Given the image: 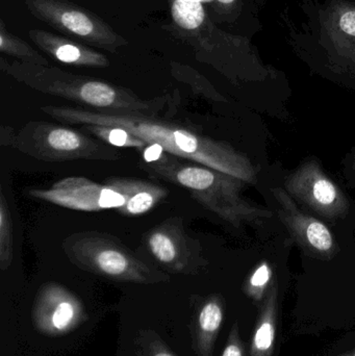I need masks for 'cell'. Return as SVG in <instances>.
<instances>
[{"mask_svg": "<svg viewBox=\"0 0 355 356\" xmlns=\"http://www.w3.org/2000/svg\"><path fill=\"white\" fill-rule=\"evenodd\" d=\"M44 114L68 124L104 125L120 127L143 140L148 145H158L176 158L222 171L244 180L256 181L252 163L233 146L185 129L181 125L142 113H116L70 106H43Z\"/></svg>", "mask_w": 355, "mask_h": 356, "instance_id": "obj_1", "label": "cell"}, {"mask_svg": "<svg viewBox=\"0 0 355 356\" xmlns=\"http://www.w3.org/2000/svg\"><path fill=\"white\" fill-rule=\"evenodd\" d=\"M216 1L220 2L221 4H231L236 1V0H216Z\"/></svg>", "mask_w": 355, "mask_h": 356, "instance_id": "obj_25", "label": "cell"}, {"mask_svg": "<svg viewBox=\"0 0 355 356\" xmlns=\"http://www.w3.org/2000/svg\"><path fill=\"white\" fill-rule=\"evenodd\" d=\"M342 356H355V351H352V353H347V355H342Z\"/></svg>", "mask_w": 355, "mask_h": 356, "instance_id": "obj_26", "label": "cell"}, {"mask_svg": "<svg viewBox=\"0 0 355 356\" xmlns=\"http://www.w3.org/2000/svg\"><path fill=\"white\" fill-rule=\"evenodd\" d=\"M10 205L3 191L0 192V268L6 271L14 259V229Z\"/></svg>", "mask_w": 355, "mask_h": 356, "instance_id": "obj_18", "label": "cell"}, {"mask_svg": "<svg viewBox=\"0 0 355 356\" xmlns=\"http://www.w3.org/2000/svg\"><path fill=\"white\" fill-rule=\"evenodd\" d=\"M271 194L276 203L279 219L306 253L331 259L338 252V242L327 223L304 211L281 186L271 188Z\"/></svg>", "mask_w": 355, "mask_h": 356, "instance_id": "obj_10", "label": "cell"}, {"mask_svg": "<svg viewBox=\"0 0 355 356\" xmlns=\"http://www.w3.org/2000/svg\"><path fill=\"white\" fill-rule=\"evenodd\" d=\"M28 37L42 51L64 64L92 68L110 66V60L104 54L49 31L31 29Z\"/></svg>", "mask_w": 355, "mask_h": 356, "instance_id": "obj_11", "label": "cell"}, {"mask_svg": "<svg viewBox=\"0 0 355 356\" xmlns=\"http://www.w3.org/2000/svg\"><path fill=\"white\" fill-rule=\"evenodd\" d=\"M272 271L268 264H262L250 276L248 282V291L250 295L256 299L262 298L269 282H270Z\"/></svg>", "mask_w": 355, "mask_h": 356, "instance_id": "obj_20", "label": "cell"}, {"mask_svg": "<svg viewBox=\"0 0 355 356\" xmlns=\"http://www.w3.org/2000/svg\"><path fill=\"white\" fill-rule=\"evenodd\" d=\"M149 170L168 181L189 191L196 201L236 228L269 219L272 213L248 202L241 195L247 182L204 165L181 164L172 156L166 166L149 167Z\"/></svg>", "mask_w": 355, "mask_h": 356, "instance_id": "obj_3", "label": "cell"}, {"mask_svg": "<svg viewBox=\"0 0 355 356\" xmlns=\"http://www.w3.org/2000/svg\"><path fill=\"white\" fill-rule=\"evenodd\" d=\"M350 169H352V172L354 173L355 178V152L350 159Z\"/></svg>", "mask_w": 355, "mask_h": 356, "instance_id": "obj_23", "label": "cell"}, {"mask_svg": "<svg viewBox=\"0 0 355 356\" xmlns=\"http://www.w3.org/2000/svg\"><path fill=\"white\" fill-rule=\"evenodd\" d=\"M10 146L43 162H116L121 158L116 149L101 140L45 121L26 123L14 136Z\"/></svg>", "mask_w": 355, "mask_h": 356, "instance_id": "obj_5", "label": "cell"}, {"mask_svg": "<svg viewBox=\"0 0 355 356\" xmlns=\"http://www.w3.org/2000/svg\"><path fill=\"white\" fill-rule=\"evenodd\" d=\"M83 129L98 139L115 147H129L143 149L148 145L143 140L120 127L104 125H83Z\"/></svg>", "mask_w": 355, "mask_h": 356, "instance_id": "obj_19", "label": "cell"}, {"mask_svg": "<svg viewBox=\"0 0 355 356\" xmlns=\"http://www.w3.org/2000/svg\"><path fill=\"white\" fill-rule=\"evenodd\" d=\"M106 181L114 186L119 192L129 197L126 205L118 211L119 213L129 217H135L148 213L168 196V190L164 186L146 180L112 177L108 178Z\"/></svg>", "mask_w": 355, "mask_h": 356, "instance_id": "obj_12", "label": "cell"}, {"mask_svg": "<svg viewBox=\"0 0 355 356\" xmlns=\"http://www.w3.org/2000/svg\"><path fill=\"white\" fill-rule=\"evenodd\" d=\"M42 300L52 309L49 321L54 330L64 332L73 323L77 311L76 301L65 289L53 284L46 286Z\"/></svg>", "mask_w": 355, "mask_h": 356, "instance_id": "obj_14", "label": "cell"}, {"mask_svg": "<svg viewBox=\"0 0 355 356\" xmlns=\"http://www.w3.org/2000/svg\"><path fill=\"white\" fill-rule=\"evenodd\" d=\"M340 26L348 35L355 37V10H349L345 14L342 15Z\"/></svg>", "mask_w": 355, "mask_h": 356, "instance_id": "obj_22", "label": "cell"}, {"mask_svg": "<svg viewBox=\"0 0 355 356\" xmlns=\"http://www.w3.org/2000/svg\"><path fill=\"white\" fill-rule=\"evenodd\" d=\"M2 71L19 83L49 95L65 98L91 110L154 115L164 108L166 97L145 100L129 90L62 69L25 62L6 63Z\"/></svg>", "mask_w": 355, "mask_h": 356, "instance_id": "obj_2", "label": "cell"}, {"mask_svg": "<svg viewBox=\"0 0 355 356\" xmlns=\"http://www.w3.org/2000/svg\"><path fill=\"white\" fill-rule=\"evenodd\" d=\"M200 1H204V0H200Z\"/></svg>", "mask_w": 355, "mask_h": 356, "instance_id": "obj_27", "label": "cell"}, {"mask_svg": "<svg viewBox=\"0 0 355 356\" xmlns=\"http://www.w3.org/2000/svg\"><path fill=\"white\" fill-rule=\"evenodd\" d=\"M283 188L304 211L324 223L345 219L352 209L349 198L314 159L288 175Z\"/></svg>", "mask_w": 355, "mask_h": 356, "instance_id": "obj_6", "label": "cell"}, {"mask_svg": "<svg viewBox=\"0 0 355 356\" xmlns=\"http://www.w3.org/2000/svg\"><path fill=\"white\" fill-rule=\"evenodd\" d=\"M146 249L154 261L175 273H196L206 261L199 243L188 234L181 218H169L147 232Z\"/></svg>", "mask_w": 355, "mask_h": 356, "instance_id": "obj_8", "label": "cell"}, {"mask_svg": "<svg viewBox=\"0 0 355 356\" xmlns=\"http://www.w3.org/2000/svg\"><path fill=\"white\" fill-rule=\"evenodd\" d=\"M277 286L271 288L265 299L262 314L254 332L251 356H271L276 336Z\"/></svg>", "mask_w": 355, "mask_h": 356, "instance_id": "obj_13", "label": "cell"}, {"mask_svg": "<svg viewBox=\"0 0 355 356\" xmlns=\"http://www.w3.org/2000/svg\"><path fill=\"white\" fill-rule=\"evenodd\" d=\"M175 24L185 31H197L206 21L200 0H168Z\"/></svg>", "mask_w": 355, "mask_h": 356, "instance_id": "obj_16", "label": "cell"}, {"mask_svg": "<svg viewBox=\"0 0 355 356\" xmlns=\"http://www.w3.org/2000/svg\"><path fill=\"white\" fill-rule=\"evenodd\" d=\"M223 321V309L218 298L206 301L198 316V334L201 356H210L213 343Z\"/></svg>", "mask_w": 355, "mask_h": 356, "instance_id": "obj_15", "label": "cell"}, {"mask_svg": "<svg viewBox=\"0 0 355 356\" xmlns=\"http://www.w3.org/2000/svg\"><path fill=\"white\" fill-rule=\"evenodd\" d=\"M222 356H243V345L240 340L237 325L231 330V337H229Z\"/></svg>", "mask_w": 355, "mask_h": 356, "instance_id": "obj_21", "label": "cell"}, {"mask_svg": "<svg viewBox=\"0 0 355 356\" xmlns=\"http://www.w3.org/2000/svg\"><path fill=\"white\" fill-rule=\"evenodd\" d=\"M25 6L35 18L94 47L114 54L127 44L101 18L68 0H25Z\"/></svg>", "mask_w": 355, "mask_h": 356, "instance_id": "obj_7", "label": "cell"}, {"mask_svg": "<svg viewBox=\"0 0 355 356\" xmlns=\"http://www.w3.org/2000/svg\"><path fill=\"white\" fill-rule=\"evenodd\" d=\"M152 356H174V355H171V353H169L168 351L160 350V351H158V353H154V355Z\"/></svg>", "mask_w": 355, "mask_h": 356, "instance_id": "obj_24", "label": "cell"}, {"mask_svg": "<svg viewBox=\"0 0 355 356\" xmlns=\"http://www.w3.org/2000/svg\"><path fill=\"white\" fill-rule=\"evenodd\" d=\"M0 51L18 58L21 62L49 66V62L39 52L35 51L26 42L8 31L2 20L0 21Z\"/></svg>", "mask_w": 355, "mask_h": 356, "instance_id": "obj_17", "label": "cell"}, {"mask_svg": "<svg viewBox=\"0 0 355 356\" xmlns=\"http://www.w3.org/2000/svg\"><path fill=\"white\" fill-rule=\"evenodd\" d=\"M33 198L65 209L79 211H100L119 209L126 205L129 197L119 192L114 186L90 180L87 177H66L45 188L29 191Z\"/></svg>", "mask_w": 355, "mask_h": 356, "instance_id": "obj_9", "label": "cell"}, {"mask_svg": "<svg viewBox=\"0 0 355 356\" xmlns=\"http://www.w3.org/2000/svg\"><path fill=\"white\" fill-rule=\"evenodd\" d=\"M62 248L73 265L110 280L148 284L169 280L118 238L104 232H75L64 238Z\"/></svg>", "mask_w": 355, "mask_h": 356, "instance_id": "obj_4", "label": "cell"}]
</instances>
